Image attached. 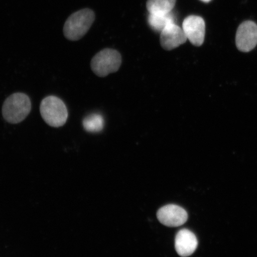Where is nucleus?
Listing matches in <instances>:
<instances>
[{
    "instance_id": "1a4fd4ad",
    "label": "nucleus",
    "mask_w": 257,
    "mask_h": 257,
    "mask_svg": "<svg viewBox=\"0 0 257 257\" xmlns=\"http://www.w3.org/2000/svg\"><path fill=\"white\" fill-rule=\"evenodd\" d=\"M198 246V240L195 234L188 229H182L177 233L175 238V249L180 256H190Z\"/></svg>"
},
{
    "instance_id": "ddd939ff",
    "label": "nucleus",
    "mask_w": 257,
    "mask_h": 257,
    "mask_svg": "<svg viewBox=\"0 0 257 257\" xmlns=\"http://www.w3.org/2000/svg\"><path fill=\"white\" fill-rule=\"evenodd\" d=\"M201 1L205 2V3H208L211 1V0H201Z\"/></svg>"
},
{
    "instance_id": "9b49d317",
    "label": "nucleus",
    "mask_w": 257,
    "mask_h": 257,
    "mask_svg": "<svg viewBox=\"0 0 257 257\" xmlns=\"http://www.w3.org/2000/svg\"><path fill=\"white\" fill-rule=\"evenodd\" d=\"M176 0H148L147 8L150 14H166L173 11Z\"/></svg>"
},
{
    "instance_id": "f03ea898",
    "label": "nucleus",
    "mask_w": 257,
    "mask_h": 257,
    "mask_svg": "<svg viewBox=\"0 0 257 257\" xmlns=\"http://www.w3.org/2000/svg\"><path fill=\"white\" fill-rule=\"evenodd\" d=\"M94 12L84 9L70 15L64 24L63 33L67 40L78 41L87 33L95 21Z\"/></svg>"
},
{
    "instance_id": "f8f14e48",
    "label": "nucleus",
    "mask_w": 257,
    "mask_h": 257,
    "mask_svg": "<svg viewBox=\"0 0 257 257\" xmlns=\"http://www.w3.org/2000/svg\"><path fill=\"white\" fill-rule=\"evenodd\" d=\"M82 124L83 128L88 133H100L104 127V117L100 114H89L83 120Z\"/></svg>"
},
{
    "instance_id": "7ed1b4c3",
    "label": "nucleus",
    "mask_w": 257,
    "mask_h": 257,
    "mask_svg": "<svg viewBox=\"0 0 257 257\" xmlns=\"http://www.w3.org/2000/svg\"><path fill=\"white\" fill-rule=\"evenodd\" d=\"M40 109L42 117L49 126L60 127L66 124L68 111L66 104L57 96L50 95L44 98Z\"/></svg>"
},
{
    "instance_id": "39448f33",
    "label": "nucleus",
    "mask_w": 257,
    "mask_h": 257,
    "mask_svg": "<svg viewBox=\"0 0 257 257\" xmlns=\"http://www.w3.org/2000/svg\"><path fill=\"white\" fill-rule=\"evenodd\" d=\"M187 39L195 46L200 47L204 43L205 24L200 16L191 15L184 19L182 24Z\"/></svg>"
},
{
    "instance_id": "6e6552de",
    "label": "nucleus",
    "mask_w": 257,
    "mask_h": 257,
    "mask_svg": "<svg viewBox=\"0 0 257 257\" xmlns=\"http://www.w3.org/2000/svg\"><path fill=\"white\" fill-rule=\"evenodd\" d=\"M183 29L176 24L167 26L161 32L160 44L164 49L172 50L184 44L187 40Z\"/></svg>"
},
{
    "instance_id": "0eeeda50",
    "label": "nucleus",
    "mask_w": 257,
    "mask_h": 257,
    "mask_svg": "<svg viewBox=\"0 0 257 257\" xmlns=\"http://www.w3.org/2000/svg\"><path fill=\"white\" fill-rule=\"evenodd\" d=\"M161 223L169 227H178L186 223L188 214L184 208L174 204L166 205L157 212Z\"/></svg>"
},
{
    "instance_id": "20e7f679",
    "label": "nucleus",
    "mask_w": 257,
    "mask_h": 257,
    "mask_svg": "<svg viewBox=\"0 0 257 257\" xmlns=\"http://www.w3.org/2000/svg\"><path fill=\"white\" fill-rule=\"evenodd\" d=\"M121 64V57L117 51L105 48L92 58L91 68L99 77H105L118 71Z\"/></svg>"
},
{
    "instance_id": "9d476101",
    "label": "nucleus",
    "mask_w": 257,
    "mask_h": 257,
    "mask_svg": "<svg viewBox=\"0 0 257 257\" xmlns=\"http://www.w3.org/2000/svg\"><path fill=\"white\" fill-rule=\"evenodd\" d=\"M176 17L173 12L166 14H150L148 17V22L154 31L161 32L167 26L176 24Z\"/></svg>"
},
{
    "instance_id": "f257e3e1",
    "label": "nucleus",
    "mask_w": 257,
    "mask_h": 257,
    "mask_svg": "<svg viewBox=\"0 0 257 257\" xmlns=\"http://www.w3.org/2000/svg\"><path fill=\"white\" fill-rule=\"evenodd\" d=\"M31 101L29 96L22 92L10 95L3 103V118L9 123L18 124L24 121L30 113Z\"/></svg>"
},
{
    "instance_id": "423d86ee",
    "label": "nucleus",
    "mask_w": 257,
    "mask_h": 257,
    "mask_svg": "<svg viewBox=\"0 0 257 257\" xmlns=\"http://www.w3.org/2000/svg\"><path fill=\"white\" fill-rule=\"evenodd\" d=\"M237 49L242 52H249L257 44V25L252 21H246L237 29L236 35Z\"/></svg>"
}]
</instances>
